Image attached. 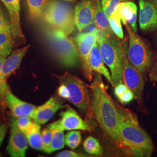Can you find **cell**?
I'll return each mask as SVG.
<instances>
[{
  "mask_svg": "<svg viewBox=\"0 0 157 157\" xmlns=\"http://www.w3.org/2000/svg\"><path fill=\"white\" fill-rule=\"evenodd\" d=\"M100 75L95 74L89 86L93 95L91 106L93 113L102 129L113 140L118 142L120 107L118 108L108 94Z\"/></svg>",
  "mask_w": 157,
  "mask_h": 157,
  "instance_id": "1",
  "label": "cell"
},
{
  "mask_svg": "<svg viewBox=\"0 0 157 157\" xmlns=\"http://www.w3.org/2000/svg\"><path fill=\"white\" fill-rule=\"evenodd\" d=\"M121 119L118 143L133 156L149 157L155 150L149 135L139 125L137 118L131 112L120 108Z\"/></svg>",
  "mask_w": 157,
  "mask_h": 157,
  "instance_id": "2",
  "label": "cell"
},
{
  "mask_svg": "<svg viewBox=\"0 0 157 157\" xmlns=\"http://www.w3.org/2000/svg\"><path fill=\"white\" fill-rule=\"evenodd\" d=\"M43 34L47 45L62 65L71 67L78 66L81 61L78 50L67 34L51 26L43 28Z\"/></svg>",
  "mask_w": 157,
  "mask_h": 157,
  "instance_id": "3",
  "label": "cell"
},
{
  "mask_svg": "<svg viewBox=\"0 0 157 157\" xmlns=\"http://www.w3.org/2000/svg\"><path fill=\"white\" fill-rule=\"evenodd\" d=\"M97 43L104 63L110 69L114 86L122 83L123 58L125 54L122 46L113 34L105 36L99 33Z\"/></svg>",
  "mask_w": 157,
  "mask_h": 157,
  "instance_id": "4",
  "label": "cell"
},
{
  "mask_svg": "<svg viewBox=\"0 0 157 157\" xmlns=\"http://www.w3.org/2000/svg\"><path fill=\"white\" fill-rule=\"evenodd\" d=\"M41 18L55 28L63 31L67 36L75 26V11L69 4L59 0L50 1Z\"/></svg>",
  "mask_w": 157,
  "mask_h": 157,
  "instance_id": "5",
  "label": "cell"
},
{
  "mask_svg": "<svg viewBox=\"0 0 157 157\" xmlns=\"http://www.w3.org/2000/svg\"><path fill=\"white\" fill-rule=\"evenodd\" d=\"M129 35L128 56L131 62L143 75L150 72L153 54L146 41L135 33L128 22L124 23Z\"/></svg>",
  "mask_w": 157,
  "mask_h": 157,
  "instance_id": "6",
  "label": "cell"
},
{
  "mask_svg": "<svg viewBox=\"0 0 157 157\" xmlns=\"http://www.w3.org/2000/svg\"><path fill=\"white\" fill-rule=\"evenodd\" d=\"M60 84H65L69 91L68 101L72 103L78 110L84 113L90 102L89 86L76 75L65 72L61 75H55Z\"/></svg>",
  "mask_w": 157,
  "mask_h": 157,
  "instance_id": "7",
  "label": "cell"
},
{
  "mask_svg": "<svg viewBox=\"0 0 157 157\" xmlns=\"http://www.w3.org/2000/svg\"><path fill=\"white\" fill-rule=\"evenodd\" d=\"M98 33L99 31L95 27L89 32L78 34L73 39L78 49L84 73L89 81L92 80L93 78V70L90 67L89 56L92 48L97 42Z\"/></svg>",
  "mask_w": 157,
  "mask_h": 157,
  "instance_id": "8",
  "label": "cell"
},
{
  "mask_svg": "<svg viewBox=\"0 0 157 157\" xmlns=\"http://www.w3.org/2000/svg\"><path fill=\"white\" fill-rule=\"evenodd\" d=\"M123 83L131 90L136 99L141 103L142 96L144 87V80L143 75L129 61L126 53L123 58Z\"/></svg>",
  "mask_w": 157,
  "mask_h": 157,
  "instance_id": "9",
  "label": "cell"
},
{
  "mask_svg": "<svg viewBox=\"0 0 157 157\" xmlns=\"http://www.w3.org/2000/svg\"><path fill=\"white\" fill-rule=\"evenodd\" d=\"M26 136L17 126V118L12 117L11 120V134L6 152L11 157H25L28 148Z\"/></svg>",
  "mask_w": 157,
  "mask_h": 157,
  "instance_id": "10",
  "label": "cell"
},
{
  "mask_svg": "<svg viewBox=\"0 0 157 157\" xmlns=\"http://www.w3.org/2000/svg\"><path fill=\"white\" fill-rule=\"evenodd\" d=\"M139 25L144 32L157 29V0H139Z\"/></svg>",
  "mask_w": 157,
  "mask_h": 157,
  "instance_id": "11",
  "label": "cell"
},
{
  "mask_svg": "<svg viewBox=\"0 0 157 157\" xmlns=\"http://www.w3.org/2000/svg\"><path fill=\"white\" fill-rule=\"evenodd\" d=\"M95 4L91 0H81L75 8V22L80 32L94 23Z\"/></svg>",
  "mask_w": 157,
  "mask_h": 157,
  "instance_id": "12",
  "label": "cell"
},
{
  "mask_svg": "<svg viewBox=\"0 0 157 157\" xmlns=\"http://www.w3.org/2000/svg\"><path fill=\"white\" fill-rule=\"evenodd\" d=\"M4 101L6 106L10 109L12 116L16 118L22 116H29L31 118L37 107L21 100L13 95L10 90L6 91Z\"/></svg>",
  "mask_w": 157,
  "mask_h": 157,
  "instance_id": "13",
  "label": "cell"
},
{
  "mask_svg": "<svg viewBox=\"0 0 157 157\" xmlns=\"http://www.w3.org/2000/svg\"><path fill=\"white\" fill-rule=\"evenodd\" d=\"M20 1L21 0H0L7 10L11 21L12 33L14 40H25L20 21Z\"/></svg>",
  "mask_w": 157,
  "mask_h": 157,
  "instance_id": "14",
  "label": "cell"
},
{
  "mask_svg": "<svg viewBox=\"0 0 157 157\" xmlns=\"http://www.w3.org/2000/svg\"><path fill=\"white\" fill-rule=\"evenodd\" d=\"M64 106L55 97L50 98L43 105L36 107L31 118L37 123L43 124L54 117L56 112Z\"/></svg>",
  "mask_w": 157,
  "mask_h": 157,
  "instance_id": "15",
  "label": "cell"
},
{
  "mask_svg": "<svg viewBox=\"0 0 157 157\" xmlns=\"http://www.w3.org/2000/svg\"><path fill=\"white\" fill-rule=\"evenodd\" d=\"M30 45H26L17 49L12 51L10 56L6 58L1 68V78L4 84H7L6 80L19 67Z\"/></svg>",
  "mask_w": 157,
  "mask_h": 157,
  "instance_id": "16",
  "label": "cell"
},
{
  "mask_svg": "<svg viewBox=\"0 0 157 157\" xmlns=\"http://www.w3.org/2000/svg\"><path fill=\"white\" fill-rule=\"evenodd\" d=\"M60 115L62 118L59 119L60 124L64 130H91L90 125L72 108L69 107L65 111L61 112Z\"/></svg>",
  "mask_w": 157,
  "mask_h": 157,
  "instance_id": "17",
  "label": "cell"
},
{
  "mask_svg": "<svg viewBox=\"0 0 157 157\" xmlns=\"http://www.w3.org/2000/svg\"><path fill=\"white\" fill-rule=\"evenodd\" d=\"M137 6L131 1H124L119 4L115 12L117 13L123 24L128 22L132 30L137 33Z\"/></svg>",
  "mask_w": 157,
  "mask_h": 157,
  "instance_id": "18",
  "label": "cell"
},
{
  "mask_svg": "<svg viewBox=\"0 0 157 157\" xmlns=\"http://www.w3.org/2000/svg\"><path fill=\"white\" fill-rule=\"evenodd\" d=\"M89 62L90 67L93 71H95L97 73L103 75L107 78L109 83L111 84L112 86H115L111 77V75L104 65V62L101 56L99 47L97 42L95 43V44L94 45L90 52Z\"/></svg>",
  "mask_w": 157,
  "mask_h": 157,
  "instance_id": "19",
  "label": "cell"
},
{
  "mask_svg": "<svg viewBox=\"0 0 157 157\" xmlns=\"http://www.w3.org/2000/svg\"><path fill=\"white\" fill-rule=\"evenodd\" d=\"M94 23L99 33L105 36H110L113 34L109 18L103 11L100 0H96L95 2Z\"/></svg>",
  "mask_w": 157,
  "mask_h": 157,
  "instance_id": "20",
  "label": "cell"
},
{
  "mask_svg": "<svg viewBox=\"0 0 157 157\" xmlns=\"http://www.w3.org/2000/svg\"><path fill=\"white\" fill-rule=\"evenodd\" d=\"M29 145L34 149L43 151L40 124L33 121L32 124L23 132Z\"/></svg>",
  "mask_w": 157,
  "mask_h": 157,
  "instance_id": "21",
  "label": "cell"
},
{
  "mask_svg": "<svg viewBox=\"0 0 157 157\" xmlns=\"http://www.w3.org/2000/svg\"><path fill=\"white\" fill-rule=\"evenodd\" d=\"M47 128L50 129L52 133V141L51 147V153L64 148L65 135L64 129L60 124L59 119L56 122L49 124Z\"/></svg>",
  "mask_w": 157,
  "mask_h": 157,
  "instance_id": "22",
  "label": "cell"
},
{
  "mask_svg": "<svg viewBox=\"0 0 157 157\" xmlns=\"http://www.w3.org/2000/svg\"><path fill=\"white\" fill-rule=\"evenodd\" d=\"M14 38L11 29L0 32V56L7 58L12 52Z\"/></svg>",
  "mask_w": 157,
  "mask_h": 157,
  "instance_id": "23",
  "label": "cell"
},
{
  "mask_svg": "<svg viewBox=\"0 0 157 157\" xmlns=\"http://www.w3.org/2000/svg\"><path fill=\"white\" fill-rule=\"evenodd\" d=\"M50 0H28L29 16L32 21L41 18L43 13Z\"/></svg>",
  "mask_w": 157,
  "mask_h": 157,
  "instance_id": "24",
  "label": "cell"
},
{
  "mask_svg": "<svg viewBox=\"0 0 157 157\" xmlns=\"http://www.w3.org/2000/svg\"><path fill=\"white\" fill-rule=\"evenodd\" d=\"M83 147L85 151L90 154L101 155L103 150L98 140L92 136L87 137L83 143Z\"/></svg>",
  "mask_w": 157,
  "mask_h": 157,
  "instance_id": "25",
  "label": "cell"
},
{
  "mask_svg": "<svg viewBox=\"0 0 157 157\" xmlns=\"http://www.w3.org/2000/svg\"><path fill=\"white\" fill-rule=\"evenodd\" d=\"M81 141V133L78 130H71L65 136V144L72 149H75L78 147Z\"/></svg>",
  "mask_w": 157,
  "mask_h": 157,
  "instance_id": "26",
  "label": "cell"
},
{
  "mask_svg": "<svg viewBox=\"0 0 157 157\" xmlns=\"http://www.w3.org/2000/svg\"><path fill=\"white\" fill-rule=\"evenodd\" d=\"M109 18L110 26L113 33L121 39H124V32L121 22V19L115 12Z\"/></svg>",
  "mask_w": 157,
  "mask_h": 157,
  "instance_id": "27",
  "label": "cell"
},
{
  "mask_svg": "<svg viewBox=\"0 0 157 157\" xmlns=\"http://www.w3.org/2000/svg\"><path fill=\"white\" fill-rule=\"evenodd\" d=\"M128 1L130 0H102L101 6L105 14L109 17L117 10L121 2Z\"/></svg>",
  "mask_w": 157,
  "mask_h": 157,
  "instance_id": "28",
  "label": "cell"
},
{
  "mask_svg": "<svg viewBox=\"0 0 157 157\" xmlns=\"http://www.w3.org/2000/svg\"><path fill=\"white\" fill-rule=\"evenodd\" d=\"M41 139L43 143V151L50 154L51 147L52 141V133L50 129L44 128L41 132Z\"/></svg>",
  "mask_w": 157,
  "mask_h": 157,
  "instance_id": "29",
  "label": "cell"
},
{
  "mask_svg": "<svg viewBox=\"0 0 157 157\" xmlns=\"http://www.w3.org/2000/svg\"><path fill=\"white\" fill-rule=\"evenodd\" d=\"M6 59V57L0 56V106L2 108V109H4V108L6 105L4 98H5L6 93L8 90H10L8 84H4L2 82V80L1 78V68H2V63Z\"/></svg>",
  "mask_w": 157,
  "mask_h": 157,
  "instance_id": "30",
  "label": "cell"
},
{
  "mask_svg": "<svg viewBox=\"0 0 157 157\" xmlns=\"http://www.w3.org/2000/svg\"><path fill=\"white\" fill-rule=\"evenodd\" d=\"M8 29H11L10 18L0 2V32Z\"/></svg>",
  "mask_w": 157,
  "mask_h": 157,
  "instance_id": "31",
  "label": "cell"
},
{
  "mask_svg": "<svg viewBox=\"0 0 157 157\" xmlns=\"http://www.w3.org/2000/svg\"><path fill=\"white\" fill-rule=\"evenodd\" d=\"M17 124L19 129L23 132L32 123V118L29 116H22L17 118Z\"/></svg>",
  "mask_w": 157,
  "mask_h": 157,
  "instance_id": "32",
  "label": "cell"
},
{
  "mask_svg": "<svg viewBox=\"0 0 157 157\" xmlns=\"http://www.w3.org/2000/svg\"><path fill=\"white\" fill-rule=\"evenodd\" d=\"M149 76L150 81L157 82V52L153 54Z\"/></svg>",
  "mask_w": 157,
  "mask_h": 157,
  "instance_id": "33",
  "label": "cell"
},
{
  "mask_svg": "<svg viewBox=\"0 0 157 157\" xmlns=\"http://www.w3.org/2000/svg\"><path fill=\"white\" fill-rule=\"evenodd\" d=\"M119 100L122 104H128L135 98L133 93L129 89H128L122 94L118 97Z\"/></svg>",
  "mask_w": 157,
  "mask_h": 157,
  "instance_id": "34",
  "label": "cell"
},
{
  "mask_svg": "<svg viewBox=\"0 0 157 157\" xmlns=\"http://www.w3.org/2000/svg\"><path fill=\"white\" fill-rule=\"evenodd\" d=\"M58 94L61 97L68 100L69 98V91L67 87L63 84H60V86L58 89Z\"/></svg>",
  "mask_w": 157,
  "mask_h": 157,
  "instance_id": "35",
  "label": "cell"
},
{
  "mask_svg": "<svg viewBox=\"0 0 157 157\" xmlns=\"http://www.w3.org/2000/svg\"><path fill=\"white\" fill-rule=\"evenodd\" d=\"M56 157H86L84 155L80 154L77 152L72 151H63L60 152L58 154H56Z\"/></svg>",
  "mask_w": 157,
  "mask_h": 157,
  "instance_id": "36",
  "label": "cell"
},
{
  "mask_svg": "<svg viewBox=\"0 0 157 157\" xmlns=\"http://www.w3.org/2000/svg\"><path fill=\"white\" fill-rule=\"evenodd\" d=\"M128 89H129L128 88V87L124 84V83L122 82V83H121L115 86L114 93H115V95H117V97H119V95L122 94L124 92H125Z\"/></svg>",
  "mask_w": 157,
  "mask_h": 157,
  "instance_id": "37",
  "label": "cell"
},
{
  "mask_svg": "<svg viewBox=\"0 0 157 157\" xmlns=\"http://www.w3.org/2000/svg\"><path fill=\"white\" fill-rule=\"evenodd\" d=\"M8 125L7 124L0 122V147L5 138L6 132L8 131Z\"/></svg>",
  "mask_w": 157,
  "mask_h": 157,
  "instance_id": "38",
  "label": "cell"
},
{
  "mask_svg": "<svg viewBox=\"0 0 157 157\" xmlns=\"http://www.w3.org/2000/svg\"><path fill=\"white\" fill-rule=\"evenodd\" d=\"M3 117H2V115H1V112H0V122H2V120H3Z\"/></svg>",
  "mask_w": 157,
  "mask_h": 157,
  "instance_id": "39",
  "label": "cell"
},
{
  "mask_svg": "<svg viewBox=\"0 0 157 157\" xmlns=\"http://www.w3.org/2000/svg\"><path fill=\"white\" fill-rule=\"evenodd\" d=\"M0 157H2V154L0 152Z\"/></svg>",
  "mask_w": 157,
  "mask_h": 157,
  "instance_id": "40",
  "label": "cell"
},
{
  "mask_svg": "<svg viewBox=\"0 0 157 157\" xmlns=\"http://www.w3.org/2000/svg\"><path fill=\"white\" fill-rule=\"evenodd\" d=\"M65 1H73V0H65Z\"/></svg>",
  "mask_w": 157,
  "mask_h": 157,
  "instance_id": "41",
  "label": "cell"
}]
</instances>
